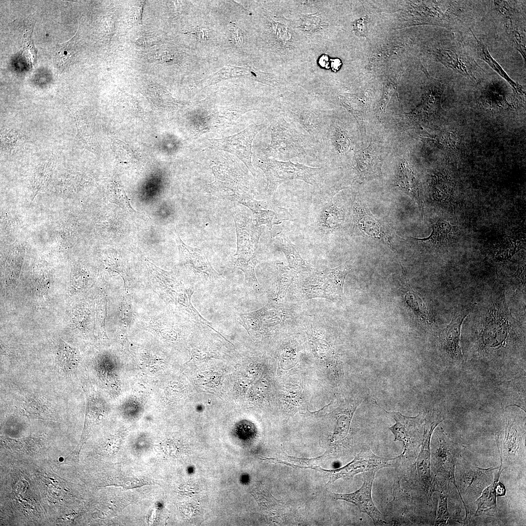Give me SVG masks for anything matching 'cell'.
Segmentation results:
<instances>
[{
  "label": "cell",
  "mask_w": 526,
  "mask_h": 526,
  "mask_svg": "<svg viewBox=\"0 0 526 526\" xmlns=\"http://www.w3.org/2000/svg\"><path fill=\"white\" fill-rule=\"evenodd\" d=\"M393 458L383 457L375 454L369 448H364L359 452L352 461L344 467L330 470V478L327 485L333 483L341 478L353 477L357 474L378 470L393 467L390 461Z\"/></svg>",
  "instance_id": "5bb4252c"
},
{
  "label": "cell",
  "mask_w": 526,
  "mask_h": 526,
  "mask_svg": "<svg viewBox=\"0 0 526 526\" xmlns=\"http://www.w3.org/2000/svg\"><path fill=\"white\" fill-rule=\"evenodd\" d=\"M335 142L339 151L342 153L347 150L350 145V140L346 132L341 129L337 130L335 133Z\"/></svg>",
  "instance_id": "b9f144b4"
},
{
  "label": "cell",
  "mask_w": 526,
  "mask_h": 526,
  "mask_svg": "<svg viewBox=\"0 0 526 526\" xmlns=\"http://www.w3.org/2000/svg\"><path fill=\"white\" fill-rule=\"evenodd\" d=\"M110 482L111 485L122 487L127 489L136 488L153 484L143 479L124 475H119L113 477Z\"/></svg>",
  "instance_id": "f35d334b"
},
{
  "label": "cell",
  "mask_w": 526,
  "mask_h": 526,
  "mask_svg": "<svg viewBox=\"0 0 526 526\" xmlns=\"http://www.w3.org/2000/svg\"><path fill=\"white\" fill-rule=\"evenodd\" d=\"M341 103L352 114L363 132L367 105L364 98L360 95L346 94L342 96Z\"/></svg>",
  "instance_id": "f1b7e54d"
},
{
  "label": "cell",
  "mask_w": 526,
  "mask_h": 526,
  "mask_svg": "<svg viewBox=\"0 0 526 526\" xmlns=\"http://www.w3.org/2000/svg\"><path fill=\"white\" fill-rule=\"evenodd\" d=\"M278 277L269 294V302L278 303L284 298L289 287L297 277V272L283 263H277Z\"/></svg>",
  "instance_id": "603a6c76"
},
{
  "label": "cell",
  "mask_w": 526,
  "mask_h": 526,
  "mask_svg": "<svg viewBox=\"0 0 526 526\" xmlns=\"http://www.w3.org/2000/svg\"><path fill=\"white\" fill-rule=\"evenodd\" d=\"M495 489L497 497H501L506 495V487L499 480L495 484Z\"/></svg>",
  "instance_id": "bcb514c9"
},
{
  "label": "cell",
  "mask_w": 526,
  "mask_h": 526,
  "mask_svg": "<svg viewBox=\"0 0 526 526\" xmlns=\"http://www.w3.org/2000/svg\"><path fill=\"white\" fill-rule=\"evenodd\" d=\"M440 422L439 420L433 416L430 415L425 418L420 450L411 469L413 470L414 479L418 483V486L429 504H433L432 495L437 491L436 483L431 471L430 443L433 432Z\"/></svg>",
  "instance_id": "8992f818"
},
{
  "label": "cell",
  "mask_w": 526,
  "mask_h": 526,
  "mask_svg": "<svg viewBox=\"0 0 526 526\" xmlns=\"http://www.w3.org/2000/svg\"><path fill=\"white\" fill-rule=\"evenodd\" d=\"M463 463H459L458 468L456 466L455 480L460 498L463 499V505L466 512L470 510L466 505L464 500L474 499L482 493L484 488L489 485L492 482L493 471L498 468H489L482 469L469 464L464 460Z\"/></svg>",
  "instance_id": "9c48e42d"
},
{
  "label": "cell",
  "mask_w": 526,
  "mask_h": 526,
  "mask_svg": "<svg viewBox=\"0 0 526 526\" xmlns=\"http://www.w3.org/2000/svg\"><path fill=\"white\" fill-rule=\"evenodd\" d=\"M264 127L263 124H252L242 132L231 136L210 139L215 148L229 152L240 159L251 173L256 171L252 162V144L256 134Z\"/></svg>",
  "instance_id": "8fae6325"
},
{
  "label": "cell",
  "mask_w": 526,
  "mask_h": 526,
  "mask_svg": "<svg viewBox=\"0 0 526 526\" xmlns=\"http://www.w3.org/2000/svg\"><path fill=\"white\" fill-rule=\"evenodd\" d=\"M254 215L256 225L259 226L265 225L270 229H271L273 225L279 224L284 221L280 218L274 211L266 209L262 210Z\"/></svg>",
  "instance_id": "ab89813d"
},
{
  "label": "cell",
  "mask_w": 526,
  "mask_h": 526,
  "mask_svg": "<svg viewBox=\"0 0 526 526\" xmlns=\"http://www.w3.org/2000/svg\"><path fill=\"white\" fill-rule=\"evenodd\" d=\"M401 75H396L392 76L384 83L382 94L378 106V117L385 113L390 98L397 89Z\"/></svg>",
  "instance_id": "d6a6232c"
},
{
  "label": "cell",
  "mask_w": 526,
  "mask_h": 526,
  "mask_svg": "<svg viewBox=\"0 0 526 526\" xmlns=\"http://www.w3.org/2000/svg\"><path fill=\"white\" fill-rule=\"evenodd\" d=\"M354 228L358 235L372 238L394 248L396 242L403 239L395 234L393 229L376 217L367 206L357 201L353 204Z\"/></svg>",
  "instance_id": "52a82bcc"
},
{
  "label": "cell",
  "mask_w": 526,
  "mask_h": 526,
  "mask_svg": "<svg viewBox=\"0 0 526 526\" xmlns=\"http://www.w3.org/2000/svg\"><path fill=\"white\" fill-rule=\"evenodd\" d=\"M344 220L343 210L334 205L332 201L321 210L319 223L324 233H331L338 231Z\"/></svg>",
  "instance_id": "d4e9b609"
},
{
  "label": "cell",
  "mask_w": 526,
  "mask_h": 526,
  "mask_svg": "<svg viewBox=\"0 0 526 526\" xmlns=\"http://www.w3.org/2000/svg\"><path fill=\"white\" fill-rule=\"evenodd\" d=\"M237 239V249L234 259L249 262L256 259L258 244L262 234L261 227L254 224L239 208L233 210Z\"/></svg>",
  "instance_id": "30bf717a"
},
{
  "label": "cell",
  "mask_w": 526,
  "mask_h": 526,
  "mask_svg": "<svg viewBox=\"0 0 526 526\" xmlns=\"http://www.w3.org/2000/svg\"><path fill=\"white\" fill-rule=\"evenodd\" d=\"M506 32L515 48L521 53L524 61L526 60V43L524 37L514 27L512 19L507 20L505 24Z\"/></svg>",
  "instance_id": "74e56055"
},
{
  "label": "cell",
  "mask_w": 526,
  "mask_h": 526,
  "mask_svg": "<svg viewBox=\"0 0 526 526\" xmlns=\"http://www.w3.org/2000/svg\"><path fill=\"white\" fill-rule=\"evenodd\" d=\"M488 304L480 318L473 345L477 359L494 364L520 343V326L507 307L504 291Z\"/></svg>",
  "instance_id": "6da1fadb"
},
{
  "label": "cell",
  "mask_w": 526,
  "mask_h": 526,
  "mask_svg": "<svg viewBox=\"0 0 526 526\" xmlns=\"http://www.w3.org/2000/svg\"><path fill=\"white\" fill-rule=\"evenodd\" d=\"M353 30L358 37L367 38L368 34V21L367 16L356 19L353 22Z\"/></svg>",
  "instance_id": "7bdbcfd3"
},
{
  "label": "cell",
  "mask_w": 526,
  "mask_h": 526,
  "mask_svg": "<svg viewBox=\"0 0 526 526\" xmlns=\"http://www.w3.org/2000/svg\"><path fill=\"white\" fill-rule=\"evenodd\" d=\"M437 491L439 497L435 525H446L450 519L447 504L448 488L438 487Z\"/></svg>",
  "instance_id": "d590c367"
},
{
  "label": "cell",
  "mask_w": 526,
  "mask_h": 526,
  "mask_svg": "<svg viewBox=\"0 0 526 526\" xmlns=\"http://www.w3.org/2000/svg\"><path fill=\"white\" fill-rule=\"evenodd\" d=\"M395 183L396 186L406 194L413 197L417 203L423 218L424 199L415 175L407 161L400 162L397 169Z\"/></svg>",
  "instance_id": "7402d4cb"
},
{
  "label": "cell",
  "mask_w": 526,
  "mask_h": 526,
  "mask_svg": "<svg viewBox=\"0 0 526 526\" xmlns=\"http://www.w3.org/2000/svg\"><path fill=\"white\" fill-rule=\"evenodd\" d=\"M111 201L130 214L138 217L142 216L132 207L129 198L120 185L115 186L113 192L111 195Z\"/></svg>",
  "instance_id": "8d00e7d4"
},
{
  "label": "cell",
  "mask_w": 526,
  "mask_h": 526,
  "mask_svg": "<svg viewBox=\"0 0 526 526\" xmlns=\"http://www.w3.org/2000/svg\"><path fill=\"white\" fill-rule=\"evenodd\" d=\"M229 179L225 181L216 179L209 184L210 190L214 195L223 198L236 202L248 207L255 215L265 208L264 203L255 200L253 195L240 182H237L235 175L228 173Z\"/></svg>",
  "instance_id": "9a60e30c"
},
{
  "label": "cell",
  "mask_w": 526,
  "mask_h": 526,
  "mask_svg": "<svg viewBox=\"0 0 526 526\" xmlns=\"http://www.w3.org/2000/svg\"><path fill=\"white\" fill-rule=\"evenodd\" d=\"M469 313L466 309L456 312L441 334L442 346L451 363L460 365L463 357L460 345L462 323Z\"/></svg>",
  "instance_id": "ac0fdd59"
},
{
  "label": "cell",
  "mask_w": 526,
  "mask_h": 526,
  "mask_svg": "<svg viewBox=\"0 0 526 526\" xmlns=\"http://www.w3.org/2000/svg\"><path fill=\"white\" fill-rule=\"evenodd\" d=\"M256 163L266 176L267 180L266 189L269 195H272L281 184L290 180H302L315 185L316 177L322 169L299 163H293L290 160L279 161L266 157L260 158Z\"/></svg>",
  "instance_id": "3957f363"
},
{
  "label": "cell",
  "mask_w": 526,
  "mask_h": 526,
  "mask_svg": "<svg viewBox=\"0 0 526 526\" xmlns=\"http://www.w3.org/2000/svg\"><path fill=\"white\" fill-rule=\"evenodd\" d=\"M176 242L180 255V264L200 277L202 280L214 282L219 278V274L210 263L197 248L186 244L176 232Z\"/></svg>",
  "instance_id": "2e32d148"
},
{
  "label": "cell",
  "mask_w": 526,
  "mask_h": 526,
  "mask_svg": "<svg viewBox=\"0 0 526 526\" xmlns=\"http://www.w3.org/2000/svg\"><path fill=\"white\" fill-rule=\"evenodd\" d=\"M332 64V69L336 71L338 69V68H339L341 65L340 61L339 59L333 60Z\"/></svg>",
  "instance_id": "7dc6e473"
},
{
  "label": "cell",
  "mask_w": 526,
  "mask_h": 526,
  "mask_svg": "<svg viewBox=\"0 0 526 526\" xmlns=\"http://www.w3.org/2000/svg\"><path fill=\"white\" fill-rule=\"evenodd\" d=\"M471 32L477 42L478 57L488 64L492 69L505 79L517 94L523 95L525 93L521 85L516 83L509 77L499 63L490 55L486 45L483 41L477 38L471 30Z\"/></svg>",
  "instance_id": "4316f807"
},
{
  "label": "cell",
  "mask_w": 526,
  "mask_h": 526,
  "mask_svg": "<svg viewBox=\"0 0 526 526\" xmlns=\"http://www.w3.org/2000/svg\"><path fill=\"white\" fill-rule=\"evenodd\" d=\"M525 435V426L523 428L512 416H507L505 420L504 437L500 443L499 449L505 457V461L515 458L519 452L524 436Z\"/></svg>",
  "instance_id": "44dd1931"
},
{
  "label": "cell",
  "mask_w": 526,
  "mask_h": 526,
  "mask_svg": "<svg viewBox=\"0 0 526 526\" xmlns=\"http://www.w3.org/2000/svg\"><path fill=\"white\" fill-rule=\"evenodd\" d=\"M190 33L195 34L199 40H202L203 41H205L208 38L207 30L196 29L190 32Z\"/></svg>",
  "instance_id": "f6af8a7d"
},
{
  "label": "cell",
  "mask_w": 526,
  "mask_h": 526,
  "mask_svg": "<svg viewBox=\"0 0 526 526\" xmlns=\"http://www.w3.org/2000/svg\"><path fill=\"white\" fill-rule=\"evenodd\" d=\"M295 120L302 125L310 134L314 136L319 135L322 129L323 122L319 117L312 113L300 114Z\"/></svg>",
  "instance_id": "836d02e7"
},
{
  "label": "cell",
  "mask_w": 526,
  "mask_h": 526,
  "mask_svg": "<svg viewBox=\"0 0 526 526\" xmlns=\"http://www.w3.org/2000/svg\"><path fill=\"white\" fill-rule=\"evenodd\" d=\"M28 142V138L21 132L11 129H5L1 133V147L9 152L21 149Z\"/></svg>",
  "instance_id": "4dcf8cb0"
},
{
  "label": "cell",
  "mask_w": 526,
  "mask_h": 526,
  "mask_svg": "<svg viewBox=\"0 0 526 526\" xmlns=\"http://www.w3.org/2000/svg\"><path fill=\"white\" fill-rule=\"evenodd\" d=\"M432 54L446 67L470 79L477 81L482 75L483 69L460 46L441 44L434 49Z\"/></svg>",
  "instance_id": "7c38bea8"
},
{
  "label": "cell",
  "mask_w": 526,
  "mask_h": 526,
  "mask_svg": "<svg viewBox=\"0 0 526 526\" xmlns=\"http://www.w3.org/2000/svg\"><path fill=\"white\" fill-rule=\"evenodd\" d=\"M351 268L342 265L316 273L303 282L301 289L307 299L321 298L333 301L342 300L343 288Z\"/></svg>",
  "instance_id": "277c9868"
},
{
  "label": "cell",
  "mask_w": 526,
  "mask_h": 526,
  "mask_svg": "<svg viewBox=\"0 0 526 526\" xmlns=\"http://www.w3.org/2000/svg\"><path fill=\"white\" fill-rule=\"evenodd\" d=\"M431 437L430 463L432 475L438 486L448 487L452 483L456 488L455 467L460 448L451 441L441 427L438 428Z\"/></svg>",
  "instance_id": "7a4b0ae2"
},
{
  "label": "cell",
  "mask_w": 526,
  "mask_h": 526,
  "mask_svg": "<svg viewBox=\"0 0 526 526\" xmlns=\"http://www.w3.org/2000/svg\"><path fill=\"white\" fill-rule=\"evenodd\" d=\"M59 349L60 361L68 366L76 363V352L73 348L63 342Z\"/></svg>",
  "instance_id": "60d3db41"
},
{
  "label": "cell",
  "mask_w": 526,
  "mask_h": 526,
  "mask_svg": "<svg viewBox=\"0 0 526 526\" xmlns=\"http://www.w3.org/2000/svg\"><path fill=\"white\" fill-rule=\"evenodd\" d=\"M385 411L391 414L395 421V423L389 428L394 435V441H400L404 446V451L399 457L415 459L422 444L424 417L420 414L409 417L399 412Z\"/></svg>",
  "instance_id": "ba28073f"
},
{
  "label": "cell",
  "mask_w": 526,
  "mask_h": 526,
  "mask_svg": "<svg viewBox=\"0 0 526 526\" xmlns=\"http://www.w3.org/2000/svg\"><path fill=\"white\" fill-rule=\"evenodd\" d=\"M138 44L142 46H150L153 45L158 42V39L152 38H141L137 40Z\"/></svg>",
  "instance_id": "ee69618b"
},
{
  "label": "cell",
  "mask_w": 526,
  "mask_h": 526,
  "mask_svg": "<svg viewBox=\"0 0 526 526\" xmlns=\"http://www.w3.org/2000/svg\"><path fill=\"white\" fill-rule=\"evenodd\" d=\"M501 457V465L499 468L497 473L493 478L492 483L487 487L482 492L481 496L477 500V509L475 512L474 516H478L487 513L497 512L496 505V495L495 487L496 482L499 480L500 476L502 471V459Z\"/></svg>",
  "instance_id": "484cf974"
},
{
  "label": "cell",
  "mask_w": 526,
  "mask_h": 526,
  "mask_svg": "<svg viewBox=\"0 0 526 526\" xmlns=\"http://www.w3.org/2000/svg\"><path fill=\"white\" fill-rule=\"evenodd\" d=\"M520 241L513 238H508L503 241L498 248L495 258L498 261L510 259L521 248Z\"/></svg>",
  "instance_id": "e575fe53"
},
{
  "label": "cell",
  "mask_w": 526,
  "mask_h": 526,
  "mask_svg": "<svg viewBox=\"0 0 526 526\" xmlns=\"http://www.w3.org/2000/svg\"><path fill=\"white\" fill-rule=\"evenodd\" d=\"M271 142L266 149L284 160L300 157L306 153L308 145L300 133L284 119H270Z\"/></svg>",
  "instance_id": "5b68a950"
},
{
  "label": "cell",
  "mask_w": 526,
  "mask_h": 526,
  "mask_svg": "<svg viewBox=\"0 0 526 526\" xmlns=\"http://www.w3.org/2000/svg\"><path fill=\"white\" fill-rule=\"evenodd\" d=\"M282 318V313L277 303L269 302L259 310L240 315L239 321L249 334L271 329L279 324Z\"/></svg>",
  "instance_id": "e0dca14e"
},
{
  "label": "cell",
  "mask_w": 526,
  "mask_h": 526,
  "mask_svg": "<svg viewBox=\"0 0 526 526\" xmlns=\"http://www.w3.org/2000/svg\"><path fill=\"white\" fill-rule=\"evenodd\" d=\"M455 226L443 219H439L432 225V231L430 236L424 238H412L414 240L434 245L445 243L453 231Z\"/></svg>",
  "instance_id": "f546056e"
},
{
  "label": "cell",
  "mask_w": 526,
  "mask_h": 526,
  "mask_svg": "<svg viewBox=\"0 0 526 526\" xmlns=\"http://www.w3.org/2000/svg\"><path fill=\"white\" fill-rule=\"evenodd\" d=\"M257 259H255L250 262H246L234 259L233 265L236 268L241 270L244 272L245 283L255 291L259 292L261 291V286L257 280L255 273V267L257 263Z\"/></svg>",
  "instance_id": "1f68e13d"
},
{
  "label": "cell",
  "mask_w": 526,
  "mask_h": 526,
  "mask_svg": "<svg viewBox=\"0 0 526 526\" xmlns=\"http://www.w3.org/2000/svg\"><path fill=\"white\" fill-rule=\"evenodd\" d=\"M275 237L288 261L290 268L297 272L308 271L311 269V265L302 259L298 247L291 242L286 235L280 233L276 235Z\"/></svg>",
  "instance_id": "cb8c5ba5"
},
{
  "label": "cell",
  "mask_w": 526,
  "mask_h": 526,
  "mask_svg": "<svg viewBox=\"0 0 526 526\" xmlns=\"http://www.w3.org/2000/svg\"><path fill=\"white\" fill-rule=\"evenodd\" d=\"M393 499L388 504L385 519L390 520L393 525L406 526L413 524L409 519L410 514V496L403 489L399 479H396L393 486Z\"/></svg>",
  "instance_id": "d6986e66"
},
{
  "label": "cell",
  "mask_w": 526,
  "mask_h": 526,
  "mask_svg": "<svg viewBox=\"0 0 526 526\" xmlns=\"http://www.w3.org/2000/svg\"><path fill=\"white\" fill-rule=\"evenodd\" d=\"M77 32L78 30L70 40L57 44L56 46L54 57V62L56 67L60 71L63 70L68 66L76 57Z\"/></svg>",
  "instance_id": "83f0119b"
},
{
  "label": "cell",
  "mask_w": 526,
  "mask_h": 526,
  "mask_svg": "<svg viewBox=\"0 0 526 526\" xmlns=\"http://www.w3.org/2000/svg\"><path fill=\"white\" fill-rule=\"evenodd\" d=\"M376 472L370 471L363 473L362 485L355 492L350 494L330 492L329 496L335 500H344L354 504L360 512L366 513L372 519L375 526H386L388 523L384 515L376 507L372 497V488Z\"/></svg>",
  "instance_id": "4fadbf2b"
},
{
  "label": "cell",
  "mask_w": 526,
  "mask_h": 526,
  "mask_svg": "<svg viewBox=\"0 0 526 526\" xmlns=\"http://www.w3.org/2000/svg\"><path fill=\"white\" fill-rule=\"evenodd\" d=\"M356 169L359 176L364 179L376 178L381 174V158L379 149L374 143L356 151Z\"/></svg>",
  "instance_id": "ffe728a7"
}]
</instances>
